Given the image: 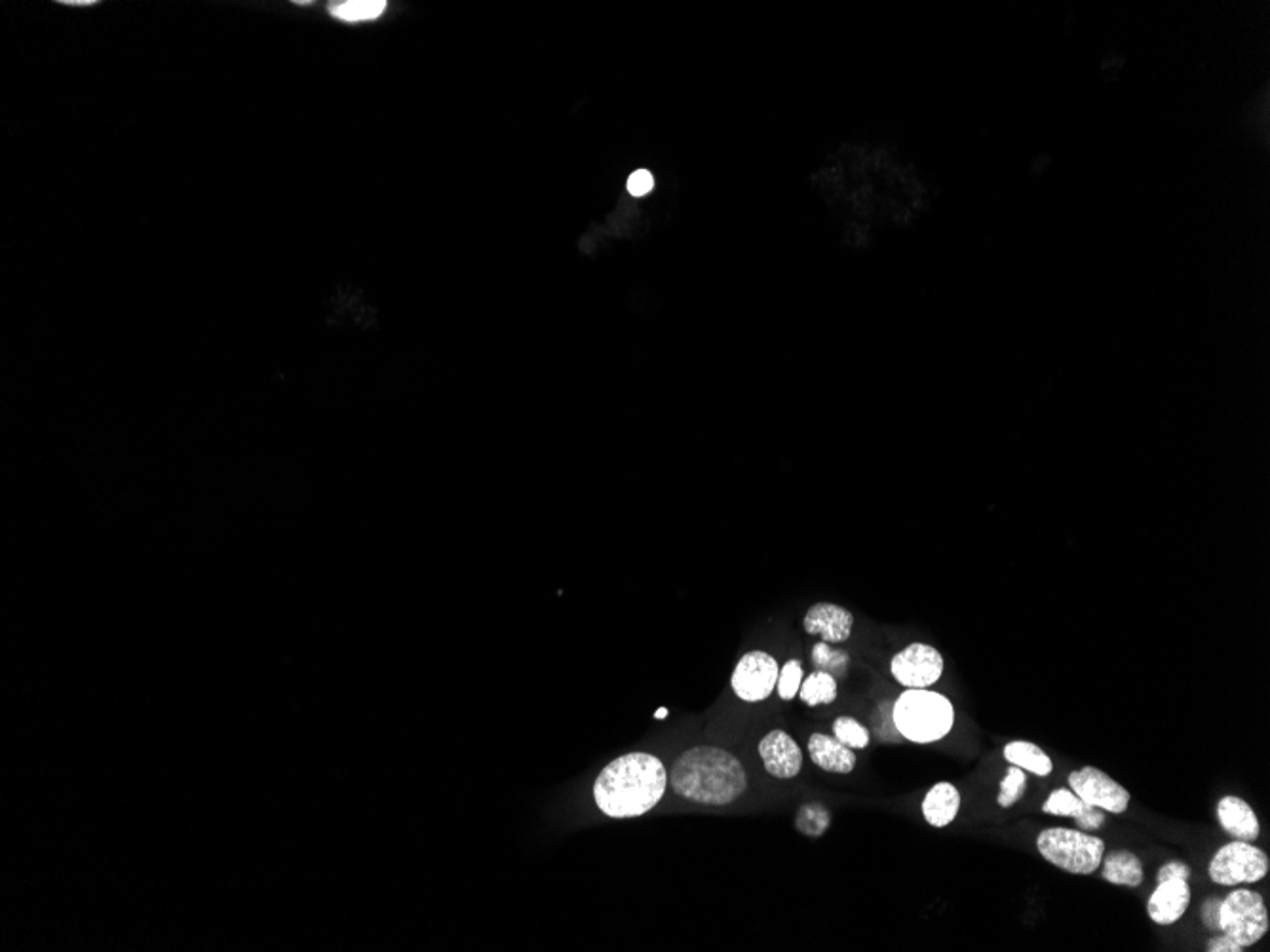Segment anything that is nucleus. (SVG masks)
I'll return each mask as SVG.
<instances>
[{"instance_id":"nucleus-1","label":"nucleus","mask_w":1270,"mask_h":952,"mask_svg":"<svg viewBox=\"0 0 1270 952\" xmlns=\"http://www.w3.org/2000/svg\"><path fill=\"white\" fill-rule=\"evenodd\" d=\"M668 774L651 753H628L609 762L593 783L596 805L605 816H643L666 793Z\"/></svg>"},{"instance_id":"nucleus-2","label":"nucleus","mask_w":1270,"mask_h":952,"mask_svg":"<svg viewBox=\"0 0 1270 952\" xmlns=\"http://www.w3.org/2000/svg\"><path fill=\"white\" fill-rule=\"evenodd\" d=\"M668 783L675 794L703 806H726L748 789L742 762L725 749L700 746L673 762Z\"/></svg>"},{"instance_id":"nucleus-3","label":"nucleus","mask_w":1270,"mask_h":952,"mask_svg":"<svg viewBox=\"0 0 1270 952\" xmlns=\"http://www.w3.org/2000/svg\"><path fill=\"white\" fill-rule=\"evenodd\" d=\"M892 719L904 739L932 744L951 732L955 709L940 692L908 689L894 702Z\"/></svg>"},{"instance_id":"nucleus-4","label":"nucleus","mask_w":1270,"mask_h":952,"mask_svg":"<svg viewBox=\"0 0 1270 952\" xmlns=\"http://www.w3.org/2000/svg\"><path fill=\"white\" fill-rule=\"evenodd\" d=\"M1037 848L1046 862L1069 874L1096 873L1105 856V842L1080 829H1044Z\"/></svg>"},{"instance_id":"nucleus-5","label":"nucleus","mask_w":1270,"mask_h":952,"mask_svg":"<svg viewBox=\"0 0 1270 952\" xmlns=\"http://www.w3.org/2000/svg\"><path fill=\"white\" fill-rule=\"evenodd\" d=\"M1269 911L1265 899L1251 890H1235L1225 899H1221L1219 907V933L1248 949L1260 943L1269 931Z\"/></svg>"},{"instance_id":"nucleus-6","label":"nucleus","mask_w":1270,"mask_h":952,"mask_svg":"<svg viewBox=\"0 0 1270 952\" xmlns=\"http://www.w3.org/2000/svg\"><path fill=\"white\" fill-rule=\"evenodd\" d=\"M1269 856L1251 842L1235 840L1215 851L1208 865L1210 880L1219 886L1255 885L1269 873Z\"/></svg>"},{"instance_id":"nucleus-7","label":"nucleus","mask_w":1270,"mask_h":952,"mask_svg":"<svg viewBox=\"0 0 1270 952\" xmlns=\"http://www.w3.org/2000/svg\"><path fill=\"white\" fill-rule=\"evenodd\" d=\"M778 673V662L771 654L753 650L744 654L738 662L730 684L740 700L749 703L763 702L771 696L772 691H776Z\"/></svg>"},{"instance_id":"nucleus-8","label":"nucleus","mask_w":1270,"mask_h":952,"mask_svg":"<svg viewBox=\"0 0 1270 952\" xmlns=\"http://www.w3.org/2000/svg\"><path fill=\"white\" fill-rule=\"evenodd\" d=\"M1071 791L1080 796L1086 805L1101 808L1109 814H1124L1130 806L1132 794L1123 785L1114 782L1111 776L1094 766H1084L1080 771L1069 774Z\"/></svg>"},{"instance_id":"nucleus-9","label":"nucleus","mask_w":1270,"mask_h":952,"mask_svg":"<svg viewBox=\"0 0 1270 952\" xmlns=\"http://www.w3.org/2000/svg\"><path fill=\"white\" fill-rule=\"evenodd\" d=\"M894 679L906 689H929L943 673V657L934 646L911 643L890 660Z\"/></svg>"},{"instance_id":"nucleus-10","label":"nucleus","mask_w":1270,"mask_h":952,"mask_svg":"<svg viewBox=\"0 0 1270 952\" xmlns=\"http://www.w3.org/2000/svg\"><path fill=\"white\" fill-rule=\"evenodd\" d=\"M760 755L765 771L778 780H792L803 768V751L783 730H772L761 739Z\"/></svg>"},{"instance_id":"nucleus-11","label":"nucleus","mask_w":1270,"mask_h":952,"mask_svg":"<svg viewBox=\"0 0 1270 952\" xmlns=\"http://www.w3.org/2000/svg\"><path fill=\"white\" fill-rule=\"evenodd\" d=\"M1189 905H1191L1189 880L1171 878V880L1158 883L1157 890L1149 897L1147 913H1149V919L1158 926H1171L1178 920L1183 919Z\"/></svg>"},{"instance_id":"nucleus-12","label":"nucleus","mask_w":1270,"mask_h":952,"mask_svg":"<svg viewBox=\"0 0 1270 952\" xmlns=\"http://www.w3.org/2000/svg\"><path fill=\"white\" fill-rule=\"evenodd\" d=\"M854 625L851 611L843 609L833 603H817L808 609L803 627L808 635H820L822 641L829 645H839L849 641Z\"/></svg>"},{"instance_id":"nucleus-13","label":"nucleus","mask_w":1270,"mask_h":952,"mask_svg":"<svg viewBox=\"0 0 1270 952\" xmlns=\"http://www.w3.org/2000/svg\"><path fill=\"white\" fill-rule=\"evenodd\" d=\"M1043 812L1044 814H1050V816L1071 817V819H1075L1077 829L1086 831V833L1103 828L1105 819H1107V814L1101 808L1086 805L1071 789H1055V791H1052L1043 805Z\"/></svg>"},{"instance_id":"nucleus-14","label":"nucleus","mask_w":1270,"mask_h":952,"mask_svg":"<svg viewBox=\"0 0 1270 952\" xmlns=\"http://www.w3.org/2000/svg\"><path fill=\"white\" fill-rule=\"evenodd\" d=\"M1217 819L1228 837L1244 842H1255L1260 839V819L1253 808L1237 794H1226L1217 803Z\"/></svg>"},{"instance_id":"nucleus-15","label":"nucleus","mask_w":1270,"mask_h":952,"mask_svg":"<svg viewBox=\"0 0 1270 952\" xmlns=\"http://www.w3.org/2000/svg\"><path fill=\"white\" fill-rule=\"evenodd\" d=\"M808 753L818 768L831 774H851L856 768L854 749L847 748L835 736L812 734L808 739Z\"/></svg>"},{"instance_id":"nucleus-16","label":"nucleus","mask_w":1270,"mask_h":952,"mask_svg":"<svg viewBox=\"0 0 1270 952\" xmlns=\"http://www.w3.org/2000/svg\"><path fill=\"white\" fill-rule=\"evenodd\" d=\"M961 808V793L949 782L936 783L922 801V816L932 828H947Z\"/></svg>"},{"instance_id":"nucleus-17","label":"nucleus","mask_w":1270,"mask_h":952,"mask_svg":"<svg viewBox=\"0 0 1270 952\" xmlns=\"http://www.w3.org/2000/svg\"><path fill=\"white\" fill-rule=\"evenodd\" d=\"M1101 876L1103 880L1114 886L1137 888L1145 880V871L1141 860L1128 850H1114L1101 860Z\"/></svg>"},{"instance_id":"nucleus-18","label":"nucleus","mask_w":1270,"mask_h":952,"mask_svg":"<svg viewBox=\"0 0 1270 952\" xmlns=\"http://www.w3.org/2000/svg\"><path fill=\"white\" fill-rule=\"evenodd\" d=\"M1002 755L1010 764L1020 766L1021 771L1031 772L1039 778H1046L1054 772V762L1046 755V751L1031 741H1010Z\"/></svg>"},{"instance_id":"nucleus-19","label":"nucleus","mask_w":1270,"mask_h":952,"mask_svg":"<svg viewBox=\"0 0 1270 952\" xmlns=\"http://www.w3.org/2000/svg\"><path fill=\"white\" fill-rule=\"evenodd\" d=\"M799 696L808 707L833 703L837 700V679L824 671H815L801 682Z\"/></svg>"},{"instance_id":"nucleus-20","label":"nucleus","mask_w":1270,"mask_h":952,"mask_svg":"<svg viewBox=\"0 0 1270 952\" xmlns=\"http://www.w3.org/2000/svg\"><path fill=\"white\" fill-rule=\"evenodd\" d=\"M385 0H349V2H331L329 13L342 22L356 23L375 20L385 11Z\"/></svg>"},{"instance_id":"nucleus-21","label":"nucleus","mask_w":1270,"mask_h":952,"mask_svg":"<svg viewBox=\"0 0 1270 952\" xmlns=\"http://www.w3.org/2000/svg\"><path fill=\"white\" fill-rule=\"evenodd\" d=\"M831 825V814L828 808L820 803H806L799 808L795 817V828L810 839H820Z\"/></svg>"},{"instance_id":"nucleus-22","label":"nucleus","mask_w":1270,"mask_h":952,"mask_svg":"<svg viewBox=\"0 0 1270 952\" xmlns=\"http://www.w3.org/2000/svg\"><path fill=\"white\" fill-rule=\"evenodd\" d=\"M849 664H851V656L840 648H833L826 641H820L812 648V666L817 668V671L829 673L835 679H843L847 675Z\"/></svg>"},{"instance_id":"nucleus-23","label":"nucleus","mask_w":1270,"mask_h":952,"mask_svg":"<svg viewBox=\"0 0 1270 952\" xmlns=\"http://www.w3.org/2000/svg\"><path fill=\"white\" fill-rule=\"evenodd\" d=\"M833 736L851 749H865L869 746L872 732L867 726L858 723L852 717H839L833 721Z\"/></svg>"},{"instance_id":"nucleus-24","label":"nucleus","mask_w":1270,"mask_h":952,"mask_svg":"<svg viewBox=\"0 0 1270 952\" xmlns=\"http://www.w3.org/2000/svg\"><path fill=\"white\" fill-rule=\"evenodd\" d=\"M1027 789V778L1025 772L1021 771L1020 766H1010L1006 771V776L1000 782V791H998L997 803L1000 808H1010V806L1020 803Z\"/></svg>"},{"instance_id":"nucleus-25","label":"nucleus","mask_w":1270,"mask_h":952,"mask_svg":"<svg viewBox=\"0 0 1270 952\" xmlns=\"http://www.w3.org/2000/svg\"><path fill=\"white\" fill-rule=\"evenodd\" d=\"M801 682H803V666H801V662L799 660H788L785 666L778 673V682H776L778 696L785 700V702H792L795 696L799 694Z\"/></svg>"},{"instance_id":"nucleus-26","label":"nucleus","mask_w":1270,"mask_h":952,"mask_svg":"<svg viewBox=\"0 0 1270 952\" xmlns=\"http://www.w3.org/2000/svg\"><path fill=\"white\" fill-rule=\"evenodd\" d=\"M892 707H894V705H892ZM892 707L886 711L885 717V715H883V705H879V709H877L879 719H875L874 721V732L875 736L879 737L881 741H886V744H900V741L904 739V736L898 732L896 725H894V719H892Z\"/></svg>"},{"instance_id":"nucleus-27","label":"nucleus","mask_w":1270,"mask_h":952,"mask_svg":"<svg viewBox=\"0 0 1270 952\" xmlns=\"http://www.w3.org/2000/svg\"><path fill=\"white\" fill-rule=\"evenodd\" d=\"M1171 878H1180V880H1189V878H1191V867H1189L1187 863H1183V862H1169V863H1166V865H1162V867L1158 869V874H1157L1158 883H1164V880H1171Z\"/></svg>"},{"instance_id":"nucleus-28","label":"nucleus","mask_w":1270,"mask_h":952,"mask_svg":"<svg viewBox=\"0 0 1270 952\" xmlns=\"http://www.w3.org/2000/svg\"><path fill=\"white\" fill-rule=\"evenodd\" d=\"M653 187H655V179L646 170L635 171L628 179V191L634 196H645L653 191Z\"/></svg>"},{"instance_id":"nucleus-29","label":"nucleus","mask_w":1270,"mask_h":952,"mask_svg":"<svg viewBox=\"0 0 1270 952\" xmlns=\"http://www.w3.org/2000/svg\"><path fill=\"white\" fill-rule=\"evenodd\" d=\"M1219 907H1221V899L1217 897L1206 899L1203 905L1204 924L1210 931H1219Z\"/></svg>"},{"instance_id":"nucleus-30","label":"nucleus","mask_w":1270,"mask_h":952,"mask_svg":"<svg viewBox=\"0 0 1270 952\" xmlns=\"http://www.w3.org/2000/svg\"><path fill=\"white\" fill-rule=\"evenodd\" d=\"M1206 951L1208 952H1242L1244 951V949H1242L1240 945H1237V943L1233 942V940H1228L1226 935H1223V933H1221V935H1215V937H1212V940L1208 942V947H1206Z\"/></svg>"},{"instance_id":"nucleus-31","label":"nucleus","mask_w":1270,"mask_h":952,"mask_svg":"<svg viewBox=\"0 0 1270 952\" xmlns=\"http://www.w3.org/2000/svg\"><path fill=\"white\" fill-rule=\"evenodd\" d=\"M61 4H67V6H91L95 2L93 0H61Z\"/></svg>"},{"instance_id":"nucleus-32","label":"nucleus","mask_w":1270,"mask_h":952,"mask_svg":"<svg viewBox=\"0 0 1270 952\" xmlns=\"http://www.w3.org/2000/svg\"><path fill=\"white\" fill-rule=\"evenodd\" d=\"M655 717H657V719H664V717H668V709H658Z\"/></svg>"}]
</instances>
